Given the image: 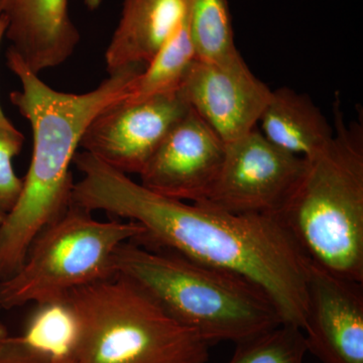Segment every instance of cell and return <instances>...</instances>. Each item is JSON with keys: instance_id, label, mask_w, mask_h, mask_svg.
Here are the masks:
<instances>
[{"instance_id": "1", "label": "cell", "mask_w": 363, "mask_h": 363, "mask_svg": "<svg viewBox=\"0 0 363 363\" xmlns=\"http://www.w3.org/2000/svg\"><path fill=\"white\" fill-rule=\"evenodd\" d=\"M73 164L82 174L73 186L75 204L135 222L143 233L135 241L143 247L247 279L271 298L283 324L303 330L310 262L278 217L229 213L157 194L84 150Z\"/></svg>"}, {"instance_id": "2", "label": "cell", "mask_w": 363, "mask_h": 363, "mask_svg": "<svg viewBox=\"0 0 363 363\" xmlns=\"http://www.w3.org/2000/svg\"><path fill=\"white\" fill-rule=\"evenodd\" d=\"M6 63L21 83L11 101L32 126L33 145L20 199L0 224V281L21 269L38 234L70 207L71 164L86 130L100 112L125 98L133 79L145 69L123 67L108 73L94 90L71 94L45 84L11 48Z\"/></svg>"}, {"instance_id": "3", "label": "cell", "mask_w": 363, "mask_h": 363, "mask_svg": "<svg viewBox=\"0 0 363 363\" xmlns=\"http://www.w3.org/2000/svg\"><path fill=\"white\" fill-rule=\"evenodd\" d=\"M334 138L277 217L312 264L363 284V131L336 108Z\"/></svg>"}, {"instance_id": "4", "label": "cell", "mask_w": 363, "mask_h": 363, "mask_svg": "<svg viewBox=\"0 0 363 363\" xmlns=\"http://www.w3.org/2000/svg\"><path fill=\"white\" fill-rule=\"evenodd\" d=\"M113 266L209 345L241 342L283 324L259 286L177 253L128 241L116 250Z\"/></svg>"}, {"instance_id": "5", "label": "cell", "mask_w": 363, "mask_h": 363, "mask_svg": "<svg viewBox=\"0 0 363 363\" xmlns=\"http://www.w3.org/2000/svg\"><path fill=\"white\" fill-rule=\"evenodd\" d=\"M65 300L77 317L73 363H206L209 344L123 274L81 286Z\"/></svg>"}, {"instance_id": "6", "label": "cell", "mask_w": 363, "mask_h": 363, "mask_svg": "<svg viewBox=\"0 0 363 363\" xmlns=\"http://www.w3.org/2000/svg\"><path fill=\"white\" fill-rule=\"evenodd\" d=\"M143 233L135 222L98 220L72 202L65 213L38 234L21 269L0 281V308L63 300L71 291L113 276L116 250Z\"/></svg>"}, {"instance_id": "7", "label": "cell", "mask_w": 363, "mask_h": 363, "mask_svg": "<svg viewBox=\"0 0 363 363\" xmlns=\"http://www.w3.org/2000/svg\"><path fill=\"white\" fill-rule=\"evenodd\" d=\"M307 161L272 145L259 130L225 143L220 173L200 204L233 214L277 216Z\"/></svg>"}, {"instance_id": "8", "label": "cell", "mask_w": 363, "mask_h": 363, "mask_svg": "<svg viewBox=\"0 0 363 363\" xmlns=\"http://www.w3.org/2000/svg\"><path fill=\"white\" fill-rule=\"evenodd\" d=\"M190 107L179 93L128 101L104 109L88 126L80 147L117 171L140 175Z\"/></svg>"}, {"instance_id": "9", "label": "cell", "mask_w": 363, "mask_h": 363, "mask_svg": "<svg viewBox=\"0 0 363 363\" xmlns=\"http://www.w3.org/2000/svg\"><path fill=\"white\" fill-rule=\"evenodd\" d=\"M178 93L228 143L255 130L272 89L252 73L240 52L221 62L196 60Z\"/></svg>"}, {"instance_id": "10", "label": "cell", "mask_w": 363, "mask_h": 363, "mask_svg": "<svg viewBox=\"0 0 363 363\" xmlns=\"http://www.w3.org/2000/svg\"><path fill=\"white\" fill-rule=\"evenodd\" d=\"M225 143L192 109L172 128L140 176L157 194L202 201L220 173Z\"/></svg>"}, {"instance_id": "11", "label": "cell", "mask_w": 363, "mask_h": 363, "mask_svg": "<svg viewBox=\"0 0 363 363\" xmlns=\"http://www.w3.org/2000/svg\"><path fill=\"white\" fill-rule=\"evenodd\" d=\"M307 298V352L321 363H363V284L310 262Z\"/></svg>"}, {"instance_id": "12", "label": "cell", "mask_w": 363, "mask_h": 363, "mask_svg": "<svg viewBox=\"0 0 363 363\" xmlns=\"http://www.w3.org/2000/svg\"><path fill=\"white\" fill-rule=\"evenodd\" d=\"M11 49L35 73L70 58L80 40L69 0H0Z\"/></svg>"}, {"instance_id": "13", "label": "cell", "mask_w": 363, "mask_h": 363, "mask_svg": "<svg viewBox=\"0 0 363 363\" xmlns=\"http://www.w3.org/2000/svg\"><path fill=\"white\" fill-rule=\"evenodd\" d=\"M187 13L188 0H123L121 20L105 52L108 73L147 65Z\"/></svg>"}, {"instance_id": "14", "label": "cell", "mask_w": 363, "mask_h": 363, "mask_svg": "<svg viewBox=\"0 0 363 363\" xmlns=\"http://www.w3.org/2000/svg\"><path fill=\"white\" fill-rule=\"evenodd\" d=\"M259 123L269 143L305 160L323 152L334 138L333 128L311 98L288 87L272 90Z\"/></svg>"}, {"instance_id": "15", "label": "cell", "mask_w": 363, "mask_h": 363, "mask_svg": "<svg viewBox=\"0 0 363 363\" xmlns=\"http://www.w3.org/2000/svg\"><path fill=\"white\" fill-rule=\"evenodd\" d=\"M197 60L189 33L187 18L152 57L130 86L124 100L138 101L178 93Z\"/></svg>"}, {"instance_id": "16", "label": "cell", "mask_w": 363, "mask_h": 363, "mask_svg": "<svg viewBox=\"0 0 363 363\" xmlns=\"http://www.w3.org/2000/svg\"><path fill=\"white\" fill-rule=\"evenodd\" d=\"M20 337L51 363L72 359L79 337L77 317L65 300L37 305Z\"/></svg>"}, {"instance_id": "17", "label": "cell", "mask_w": 363, "mask_h": 363, "mask_svg": "<svg viewBox=\"0 0 363 363\" xmlns=\"http://www.w3.org/2000/svg\"><path fill=\"white\" fill-rule=\"evenodd\" d=\"M187 25L198 60L221 62L240 54L228 0H188Z\"/></svg>"}, {"instance_id": "18", "label": "cell", "mask_w": 363, "mask_h": 363, "mask_svg": "<svg viewBox=\"0 0 363 363\" xmlns=\"http://www.w3.org/2000/svg\"><path fill=\"white\" fill-rule=\"evenodd\" d=\"M307 354L302 329L281 324L272 330L236 343L228 363H304Z\"/></svg>"}, {"instance_id": "19", "label": "cell", "mask_w": 363, "mask_h": 363, "mask_svg": "<svg viewBox=\"0 0 363 363\" xmlns=\"http://www.w3.org/2000/svg\"><path fill=\"white\" fill-rule=\"evenodd\" d=\"M23 133L13 125H0V224L20 199L23 178L14 172L13 161L23 147Z\"/></svg>"}, {"instance_id": "20", "label": "cell", "mask_w": 363, "mask_h": 363, "mask_svg": "<svg viewBox=\"0 0 363 363\" xmlns=\"http://www.w3.org/2000/svg\"><path fill=\"white\" fill-rule=\"evenodd\" d=\"M0 363H51L47 358L26 347L20 336H9L0 343Z\"/></svg>"}, {"instance_id": "21", "label": "cell", "mask_w": 363, "mask_h": 363, "mask_svg": "<svg viewBox=\"0 0 363 363\" xmlns=\"http://www.w3.org/2000/svg\"><path fill=\"white\" fill-rule=\"evenodd\" d=\"M6 28L7 21L6 16H4V13L0 11V45H1L2 39H4V35H6ZM0 125H13V123H11V121H9V118H7L4 111H2L1 106H0Z\"/></svg>"}, {"instance_id": "22", "label": "cell", "mask_w": 363, "mask_h": 363, "mask_svg": "<svg viewBox=\"0 0 363 363\" xmlns=\"http://www.w3.org/2000/svg\"><path fill=\"white\" fill-rule=\"evenodd\" d=\"M101 1L102 0H84V4L88 9L95 11V9L101 6Z\"/></svg>"}, {"instance_id": "23", "label": "cell", "mask_w": 363, "mask_h": 363, "mask_svg": "<svg viewBox=\"0 0 363 363\" xmlns=\"http://www.w3.org/2000/svg\"><path fill=\"white\" fill-rule=\"evenodd\" d=\"M1 309V308H0ZM9 337V331H7L6 327L0 322V343L6 341Z\"/></svg>"}, {"instance_id": "24", "label": "cell", "mask_w": 363, "mask_h": 363, "mask_svg": "<svg viewBox=\"0 0 363 363\" xmlns=\"http://www.w3.org/2000/svg\"><path fill=\"white\" fill-rule=\"evenodd\" d=\"M58 363H73V359L65 360V362H61Z\"/></svg>"}]
</instances>
